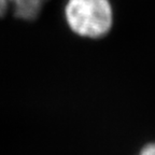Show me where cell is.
I'll return each mask as SVG.
<instances>
[{
  "mask_svg": "<svg viewBox=\"0 0 155 155\" xmlns=\"http://www.w3.org/2000/svg\"><path fill=\"white\" fill-rule=\"evenodd\" d=\"M65 12L68 25L82 37L99 38L112 26L109 0H69Z\"/></svg>",
  "mask_w": 155,
  "mask_h": 155,
  "instance_id": "obj_1",
  "label": "cell"
},
{
  "mask_svg": "<svg viewBox=\"0 0 155 155\" xmlns=\"http://www.w3.org/2000/svg\"><path fill=\"white\" fill-rule=\"evenodd\" d=\"M48 0H0V17L12 8L14 16L24 21H32L41 12Z\"/></svg>",
  "mask_w": 155,
  "mask_h": 155,
  "instance_id": "obj_2",
  "label": "cell"
},
{
  "mask_svg": "<svg viewBox=\"0 0 155 155\" xmlns=\"http://www.w3.org/2000/svg\"><path fill=\"white\" fill-rule=\"evenodd\" d=\"M140 155H155V143L147 145L142 151Z\"/></svg>",
  "mask_w": 155,
  "mask_h": 155,
  "instance_id": "obj_3",
  "label": "cell"
}]
</instances>
